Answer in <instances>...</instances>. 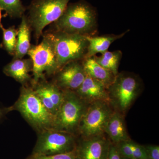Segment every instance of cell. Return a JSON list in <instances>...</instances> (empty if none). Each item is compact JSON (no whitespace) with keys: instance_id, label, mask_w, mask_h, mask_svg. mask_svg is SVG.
<instances>
[{"instance_id":"17","label":"cell","mask_w":159,"mask_h":159,"mask_svg":"<svg viewBox=\"0 0 159 159\" xmlns=\"http://www.w3.org/2000/svg\"><path fill=\"white\" fill-rule=\"evenodd\" d=\"M82 63L86 74L102 83L107 88L114 81L116 76L110 71L99 65L93 57L84 58Z\"/></svg>"},{"instance_id":"28","label":"cell","mask_w":159,"mask_h":159,"mask_svg":"<svg viewBox=\"0 0 159 159\" xmlns=\"http://www.w3.org/2000/svg\"><path fill=\"white\" fill-rule=\"evenodd\" d=\"M26 159H33V157H32V156L31 155L30 156L28 157V158H27Z\"/></svg>"},{"instance_id":"21","label":"cell","mask_w":159,"mask_h":159,"mask_svg":"<svg viewBox=\"0 0 159 159\" xmlns=\"http://www.w3.org/2000/svg\"><path fill=\"white\" fill-rule=\"evenodd\" d=\"M3 32L2 46L9 54L14 56L16 45L18 30L14 26L6 29H2Z\"/></svg>"},{"instance_id":"6","label":"cell","mask_w":159,"mask_h":159,"mask_svg":"<svg viewBox=\"0 0 159 159\" xmlns=\"http://www.w3.org/2000/svg\"><path fill=\"white\" fill-rule=\"evenodd\" d=\"M28 54L32 62L33 84L45 80V77L59 70L51 33L45 35L41 42L31 46Z\"/></svg>"},{"instance_id":"13","label":"cell","mask_w":159,"mask_h":159,"mask_svg":"<svg viewBox=\"0 0 159 159\" xmlns=\"http://www.w3.org/2000/svg\"><path fill=\"white\" fill-rule=\"evenodd\" d=\"M74 92L89 104L99 100L109 102L107 87L87 74L82 84Z\"/></svg>"},{"instance_id":"22","label":"cell","mask_w":159,"mask_h":159,"mask_svg":"<svg viewBox=\"0 0 159 159\" xmlns=\"http://www.w3.org/2000/svg\"><path fill=\"white\" fill-rule=\"evenodd\" d=\"M32 156L33 159H77L75 149L67 153L57 154L53 155Z\"/></svg>"},{"instance_id":"14","label":"cell","mask_w":159,"mask_h":159,"mask_svg":"<svg viewBox=\"0 0 159 159\" xmlns=\"http://www.w3.org/2000/svg\"><path fill=\"white\" fill-rule=\"evenodd\" d=\"M124 115L114 111L106 126L104 133L114 144L130 140L126 129Z\"/></svg>"},{"instance_id":"12","label":"cell","mask_w":159,"mask_h":159,"mask_svg":"<svg viewBox=\"0 0 159 159\" xmlns=\"http://www.w3.org/2000/svg\"><path fill=\"white\" fill-rule=\"evenodd\" d=\"M33 89L49 112L54 116L59 110L63 98V91L54 82L42 80L34 85Z\"/></svg>"},{"instance_id":"27","label":"cell","mask_w":159,"mask_h":159,"mask_svg":"<svg viewBox=\"0 0 159 159\" xmlns=\"http://www.w3.org/2000/svg\"><path fill=\"white\" fill-rule=\"evenodd\" d=\"M3 9H2V8H1V6H0V28L1 29L2 28H3V25H2V11Z\"/></svg>"},{"instance_id":"7","label":"cell","mask_w":159,"mask_h":159,"mask_svg":"<svg viewBox=\"0 0 159 159\" xmlns=\"http://www.w3.org/2000/svg\"><path fill=\"white\" fill-rule=\"evenodd\" d=\"M51 34L59 70L68 63L85 58L89 45L86 36L57 31Z\"/></svg>"},{"instance_id":"15","label":"cell","mask_w":159,"mask_h":159,"mask_svg":"<svg viewBox=\"0 0 159 159\" xmlns=\"http://www.w3.org/2000/svg\"><path fill=\"white\" fill-rule=\"evenodd\" d=\"M32 67L31 59L13 58L4 67L3 73L24 85L31 79L30 72L32 71Z\"/></svg>"},{"instance_id":"1","label":"cell","mask_w":159,"mask_h":159,"mask_svg":"<svg viewBox=\"0 0 159 159\" xmlns=\"http://www.w3.org/2000/svg\"><path fill=\"white\" fill-rule=\"evenodd\" d=\"M97 12L84 1L68 4L63 13L54 22L57 31L92 36L97 28Z\"/></svg>"},{"instance_id":"25","label":"cell","mask_w":159,"mask_h":159,"mask_svg":"<svg viewBox=\"0 0 159 159\" xmlns=\"http://www.w3.org/2000/svg\"><path fill=\"white\" fill-rule=\"evenodd\" d=\"M106 159H127L121 154L116 145L111 142L108 153Z\"/></svg>"},{"instance_id":"16","label":"cell","mask_w":159,"mask_h":159,"mask_svg":"<svg viewBox=\"0 0 159 159\" xmlns=\"http://www.w3.org/2000/svg\"><path fill=\"white\" fill-rule=\"evenodd\" d=\"M128 31L129 30L119 34H107L99 36H86L89 45L85 58L93 57L98 53L102 54L108 51L109 48L114 42L122 38Z\"/></svg>"},{"instance_id":"19","label":"cell","mask_w":159,"mask_h":159,"mask_svg":"<svg viewBox=\"0 0 159 159\" xmlns=\"http://www.w3.org/2000/svg\"><path fill=\"white\" fill-rule=\"evenodd\" d=\"M122 51L117 50L107 51L99 57L94 56V59L101 66L110 71L115 76L119 73V65L122 57Z\"/></svg>"},{"instance_id":"26","label":"cell","mask_w":159,"mask_h":159,"mask_svg":"<svg viewBox=\"0 0 159 159\" xmlns=\"http://www.w3.org/2000/svg\"><path fill=\"white\" fill-rule=\"evenodd\" d=\"M11 111V107H0V121L5 117L6 115Z\"/></svg>"},{"instance_id":"4","label":"cell","mask_w":159,"mask_h":159,"mask_svg":"<svg viewBox=\"0 0 159 159\" xmlns=\"http://www.w3.org/2000/svg\"><path fill=\"white\" fill-rule=\"evenodd\" d=\"M63 91L62 103L54 116L52 129L77 135L80 122L89 104L74 91Z\"/></svg>"},{"instance_id":"24","label":"cell","mask_w":159,"mask_h":159,"mask_svg":"<svg viewBox=\"0 0 159 159\" xmlns=\"http://www.w3.org/2000/svg\"><path fill=\"white\" fill-rule=\"evenodd\" d=\"M147 159H159V146L155 145H144Z\"/></svg>"},{"instance_id":"9","label":"cell","mask_w":159,"mask_h":159,"mask_svg":"<svg viewBox=\"0 0 159 159\" xmlns=\"http://www.w3.org/2000/svg\"><path fill=\"white\" fill-rule=\"evenodd\" d=\"M114 111L107 101L89 103L80 122L77 135L88 138L105 134L106 126Z\"/></svg>"},{"instance_id":"3","label":"cell","mask_w":159,"mask_h":159,"mask_svg":"<svg viewBox=\"0 0 159 159\" xmlns=\"http://www.w3.org/2000/svg\"><path fill=\"white\" fill-rule=\"evenodd\" d=\"M11 110L18 111L29 124L39 132L52 129L54 116L43 105L33 88L23 85Z\"/></svg>"},{"instance_id":"23","label":"cell","mask_w":159,"mask_h":159,"mask_svg":"<svg viewBox=\"0 0 159 159\" xmlns=\"http://www.w3.org/2000/svg\"><path fill=\"white\" fill-rule=\"evenodd\" d=\"M133 159H147L144 145H141L133 140L131 141Z\"/></svg>"},{"instance_id":"8","label":"cell","mask_w":159,"mask_h":159,"mask_svg":"<svg viewBox=\"0 0 159 159\" xmlns=\"http://www.w3.org/2000/svg\"><path fill=\"white\" fill-rule=\"evenodd\" d=\"M79 136L53 129L39 132L31 155L49 156L75 150Z\"/></svg>"},{"instance_id":"11","label":"cell","mask_w":159,"mask_h":159,"mask_svg":"<svg viewBox=\"0 0 159 159\" xmlns=\"http://www.w3.org/2000/svg\"><path fill=\"white\" fill-rule=\"evenodd\" d=\"M54 83L62 90L75 91L82 84L86 74L82 62L71 61L56 73Z\"/></svg>"},{"instance_id":"5","label":"cell","mask_w":159,"mask_h":159,"mask_svg":"<svg viewBox=\"0 0 159 159\" xmlns=\"http://www.w3.org/2000/svg\"><path fill=\"white\" fill-rule=\"evenodd\" d=\"M71 0H33L27 17L38 40L46 26L57 20Z\"/></svg>"},{"instance_id":"18","label":"cell","mask_w":159,"mask_h":159,"mask_svg":"<svg viewBox=\"0 0 159 159\" xmlns=\"http://www.w3.org/2000/svg\"><path fill=\"white\" fill-rule=\"evenodd\" d=\"M21 22L18 30L17 39L14 58H22L28 54L31 47L30 35L31 28L25 15L22 16Z\"/></svg>"},{"instance_id":"20","label":"cell","mask_w":159,"mask_h":159,"mask_svg":"<svg viewBox=\"0 0 159 159\" xmlns=\"http://www.w3.org/2000/svg\"><path fill=\"white\" fill-rule=\"evenodd\" d=\"M0 6L11 18L22 17L26 10L20 0H0Z\"/></svg>"},{"instance_id":"2","label":"cell","mask_w":159,"mask_h":159,"mask_svg":"<svg viewBox=\"0 0 159 159\" xmlns=\"http://www.w3.org/2000/svg\"><path fill=\"white\" fill-rule=\"evenodd\" d=\"M143 89L142 81L132 73H118L107 88L109 102L115 111L125 116Z\"/></svg>"},{"instance_id":"10","label":"cell","mask_w":159,"mask_h":159,"mask_svg":"<svg viewBox=\"0 0 159 159\" xmlns=\"http://www.w3.org/2000/svg\"><path fill=\"white\" fill-rule=\"evenodd\" d=\"M111 142L105 134L88 138L79 137L75 148L77 159H106Z\"/></svg>"}]
</instances>
